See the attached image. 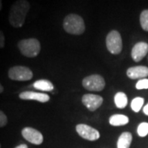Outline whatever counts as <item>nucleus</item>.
<instances>
[{"label": "nucleus", "instance_id": "nucleus-21", "mask_svg": "<svg viewBox=\"0 0 148 148\" xmlns=\"http://www.w3.org/2000/svg\"><path fill=\"white\" fill-rule=\"evenodd\" d=\"M8 123V118L2 110H0V127H4Z\"/></svg>", "mask_w": 148, "mask_h": 148}, {"label": "nucleus", "instance_id": "nucleus-5", "mask_svg": "<svg viewBox=\"0 0 148 148\" xmlns=\"http://www.w3.org/2000/svg\"><path fill=\"white\" fill-rule=\"evenodd\" d=\"M82 86L85 89L91 91H101L106 86L105 79L101 75H90L82 80Z\"/></svg>", "mask_w": 148, "mask_h": 148}, {"label": "nucleus", "instance_id": "nucleus-24", "mask_svg": "<svg viewBox=\"0 0 148 148\" xmlns=\"http://www.w3.org/2000/svg\"><path fill=\"white\" fill-rule=\"evenodd\" d=\"M15 148H28V147H27V145H26V144H21V145L17 146Z\"/></svg>", "mask_w": 148, "mask_h": 148}, {"label": "nucleus", "instance_id": "nucleus-1", "mask_svg": "<svg viewBox=\"0 0 148 148\" xmlns=\"http://www.w3.org/2000/svg\"><path fill=\"white\" fill-rule=\"evenodd\" d=\"M30 10V3L26 0L15 2L11 7L9 12V22L13 27H21L23 26L26 16Z\"/></svg>", "mask_w": 148, "mask_h": 148}, {"label": "nucleus", "instance_id": "nucleus-9", "mask_svg": "<svg viewBox=\"0 0 148 148\" xmlns=\"http://www.w3.org/2000/svg\"><path fill=\"white\" fill-rule=\"evenodd\" d=\"M82 104L90 111H95L103 103V98L101 95L94 94H86L82 98Z\"/></svg>", "mask_w": 148, "mask_h": 148}, {"label": "nucleus", "instance_id": "nucleus-23", "mask_svg": "<svg viewBox=\"0 0 148 148\" xmlns=\"http://www.w3.org/2000/svg\"><path fill=\"white\" fill-rule=\"evenodd\" d=\"M143 113H144L146 115H148V104L144 106V108H143Z\"/></svg>", "mask_w": 148, "mask_h": 148}, {"label": "nucleus", "instance_id": "nucleus-14", "mask_svg": "<svg viewBox=\"0 0 148 148\" xmlns=\"http://www.w3.org/2000/svg\"><path fill=\"white\" fill-rule=\"evenodd\" d=\"M33 87L39 90L43 91H52L54 89L53 83L49 80L41 79L37 80L34 82Z\"/></svg>", "mask_w": 148, "mask_h": 148}, {"label": "nucleus", "instance_id": "nucleus-15", "mask_svg": "<svg viewBox=\"0 0 148 148\" xmlns=\"http://www.w3.org/2000/svg\"><path fill=\"white\" fill-rule=\"evenodd\" d=\"M109 122L112 126H123L128 123L129 119L124 114H114L110 118Z\"/></svg>", "mask_w": 148, "mask_h": 148}, {"label": "nucleus", "instance_id": "nucleus-7", "mask_svg": "<svg viewBox=\"0 0 148 148\" xmlns=\"http://www.w3.org/2000/svg\"><path fill=\"white\" fill-rule=\"evenodd\" d=\"M76 131L78 133L80 137L84 138L86 140L88 141H96L98 140L101 134L98 130H96L94 127H90L89 125L83 124V123H80L76 126Z\"/></svg>", "mask_w": 148, "mask_h": 148}, {"label": "nucleus", "instance_id": "nucleus-20", "mask_svg": "<svg viewBox=\"0 0 148 148\" xmlns=\"http://www.w3.org/2000/svg\"><path fill=\"white\" fill-rule=\"evenodd\" d=\"M136 88L138 90H143V89H148V79L143 78L140 79L136 84Z\"/></svg>", "mask_w": 148, "mask_h": 148}, {"label": "nucleus", "instance_id": "nucleus-3", "mask_svg": "<svg viewBox=\"0 0 148 148\" xmlns=\"http://www.w3.org/2000/svg\"><path fill=\"white\" fill-rule=\"evenodd\" d=\"M17 46L20 52L28 58H35L40 52V43L35 38L21 40Z\"/></svg>", "mask_w": 148, "mask_h": 148}, {"label": "nucleus", "instance_id": "nucleus-18", "mask_svg": "<svg viewBox=\"0 0 148 148\" xmlns=\"http://www.w3.org/2000/svg\"><path fill=\"white\" fill-rule=\"evenodd\" d=\"M140 23L143 29L146 32H148V9L143 11L140 15Z\"/></svg>", "mask_w": 148, "mask_h": 148}, {"label": "nucleus", "instance_id": "nucleus-17", "mask_svg": "<svg viewBox=\"0 0 148 148\" xmlns=\"http://www.w3.org/2000/svg\"><path fill=\"white\" fill-rule=\"evenodd\" d=\"M144 104V99L142 97H136L131 102V108L134 112L138 113L141 110Z\"/></svg>", "mask_w": 148, "mask_h": 148}, {"label": "nucleus", "instance_id": "nucleus-25", "mask_svg": "<svg viewBox=\"0 0 148 148\" xmlns=\"http://www.w3.org/2000/svg\"><path fill=\"white\" fill-rule=\"evenodd\" d=\"M3 90H4V88H3V85L0 83V94H1V93H3Z\"/></svg>", "mask_w": 148, "mask_h": 148}, {"label": "nucleus", "instance_id": "nucleus-22", "mask_svg": "<svg viewBox=\"0 0 148 148\" xmlns=\"http://www.w3.org/2000/svg\"><path fill=\"white\" fill-rule=\"evenodd\" d=\"M5 45V36L3 32L0 31V48H3Z\"/></svg>", "mask_w": 148, "mask_h": 148}, {"label": "nucleus", "instance_id": "nucleus-4", "mask_svg": "<svg viewBox=\"0 0 148 148\" xmlns=\"http://www.w3.org/2000/svg\"><path fill=\"white\" fill-rule=\"evenodd\" d=\"M106 46L110 53L112 54H119L123 49V42L119 32L115 30L111 31L106 37Z\"/></svg>", "mask_w": 148, "mask_h": 148}, {"label": "nucleus", "instance_id": "nucleus-16", "mask_svg": "<svg viewBox=\"0 0 148 148\" xmlns=\"http://www.w3.org/2000/svg\"><path fill=\"white\" fill-rule=\"evenodd\" d=\"M114 104L117 108L123 109L127 105V97L123 92H118L114 95Z\"/></svg>", "mask_w": 148, "mask_h": 148}, {"label": "nucleus", "instance_id": "nucleus-10", "mask_svg": "<svg viewBox=\"0 0 148 148\" xmlns=\"http://www.w3.org/2000/svg\"><path fill=\"white\" fill-rule=\"evenodd\" d=\"M19 98L27 101H36L41 103H45L49 101V95L45 93L35 92V91H23L20 93Z\"/></svg>", "mask_w": 148, "mask_h": 148}, {"label": "nucleus", "instance_id": "nucleus-11", "mask_svg": "<svg viewBox=\"0 0 148 148\" xmlns=\"http://www.w3.org/2000/svg\"><path fill=\"white\" fill-rule=\"evenodd\" d=\"M148 53V44L146 42L137 43L132 49V58L135 62H139Z\"/></svg>", "mask_w": 148, "mask_h": 148}, {"label": "nucleus", "instance_id": "nucleus-27", "mask_svg": "<svg viewBox=\"0 0 148 148\" xmlns=\"http://www.w3.org/2000/svg\"><path fill=\"white\" fill-rule=\"evenodd\" d=\"M0 148H1V144H0Z\"/></svg>", "mask_w": 148, "mask_h": 148}, {"label": "nucleus", "instance_id": "nucleus-13", "mask_svg": "<svg viewBox=\"0 0 148 148\" xmlns=\"http://www.w3.org/2000/svg\"><path fill=\"white\" fill-rule=\"evenodd\" d=\"M132 141V136L130 132H124L118 139L117 148H129Z\"/></svg>", "mask_w": 148, "mask_h": 148}, {"label": "nucleus", "instance_id": "nucleus-6", "mask_svg": "<svg viewBox=\"0 0 148 148\" xmlns=\"http://www.w3.org/2000/svg\"><path fill=\"white\" fill-rule=\"evenodd\" d=\"M8 77L14 81H30L33 77V73L27 67L14 66L8 70Z\"/></svg>", "mask_w": 148, "mask_h": 148}, {"label": "nucleus", "instance_id": "nucleus-12", "mask_svg": "<svg viewBox=\"0 0 148 148\" xmlns=\"http://www.w3.org/2000/svg\"><path fill=\"white\" fill-rule=\"evenodd\" d=\"M127 77L131 79H143L148 76V68L145 66H136L127 70Z\"/></svg>", "mask_w": 148, "mask_h": 148}, {"label": "nucleus", "instance_id": "nucleus-8", "mask_svg": "<svg viewBox=\"0 0 148 148\" xmlns=\"http://www.w3.org/2000/svg\"><path fill=\"white\" fill-rule=\"evenodd\" d=\"M21 135L27 142L35 144V145L42 144L43 140H44L42 133L31 127H24L21 130Z\"/></svg>", "mask_w": 148, "mask_h": 148}, {"label": "nucleus", "instance_id": "nucleus-2", "mask_svg": "<svg viewBox=\"0 0 148 148\" xmlns=\"http://www.w3.org/2000/svg\"><path fill=\"white\" fill-rule=\"evenodd\" d=\"M64 29L72 35H82L85 32V22L82 16L77 14H69L64 20Z\"/></svg>", "mask_w": 148, "mask_h": 148}, {"label": "nucleus", "instance_id": "nucleus-26", "mask_svg": "<svg viewBox=\"0 0 148 148\" xmlns=\"http://www.w3.org/2000/svg\"><path fill=\"white\" fill-rule=\"evenodd\" d=\"M2 8H3V3H2V1L0 0V11L2 10Z\"/></svg>", "mask_w": 148, "mask_h": 148}, {"label": "nucleus", "instance_id": "nucleus-19", "mask_svg": "<svg viewBox=\"0 0 148 148\" xmlns=\"http://www.w3.org/2000/svg\"><path fill=\"white\" fill-rule=\"evenodd\" d=\"M138 134L139 137L144 138L148 134V123H141L138 127Z\"/></svg>", "mask_w": 148, "mask_h": 148}]
</instances>
